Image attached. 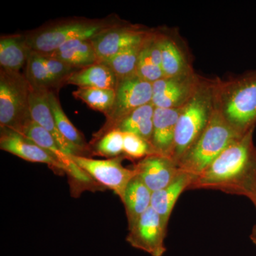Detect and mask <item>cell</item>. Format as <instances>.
Masks as SVG:
<instances>
[{"label": "cell", "instance_id": "obj_16", "mask_svg": "<svg viewBox=\"0 0 256 256\" xmlns=\"http://www.w3.org/2000/svg\"><path fill=\"white\" fill-rule=\"evenodd\" d=\"M192 180V176L181 172L168 186L152 194L151 207L160 215L166 227L178 197L188 190Z\"/></svg>", "mask_w": 256, "mask_h": 256}, {"label": "cell", "instance_id": "obj_30", "mask_svg": "<svg viewBox=\"0 0 256 256\" xmlns=\"http://www.w3.org/2000/svg\"><path fill=\"white\" fill-rule=\"evenodd\" d=\"M124 134V153L126 156L138 159L156 154L150 143L146 140L132 133Z\"/></svg>", "mask_w": 256, "mask_h": 256}, {"label": "cell", "instance_id": "obj_28", "mask_svg": "<svg viewBox=\"0 0 256 256\" xmlns=\"http://www.w3.org/2000/svg\"><path fill=\"white\" fill-rule=\"evenodd\" d=\"M124 132L112 130L106 132L96 141L94 153L97 156L114 158L124 153Z\"/></svg>", "mask_w": 256, "mask_h": 256}, {"label": "cell", "instance_id": "obj_32", "mask_svg": "<svg viewBox=\"0 0 256 256\" xmlns=\"http://www.w3.org/2000/svg\"><path fill=\"white\" fill-rule=\"evenodd\" d=\"M248 198H250V200L254 202V205H255L256 208V170L255 175H254V180H252L250 193H249ZM250 237H256V225L255 227H254V232H252V236Z\"/></svg>", "mask_w": 256, "mask_h": 256}, {"label": "cell", "instance_id": "obj_14", "mask_svg": "<svg viewBox=\"0 0 256 256\" xmlns=\"http://www.w3.org/2000/svg\"><path fill=\"white\" fill-rule=\"evenodd\" d=\"M133 168L152 193L166 188L181 174L172 160L158 154L146 156Z\"/></svg>", "mask_w": 256, "mask_h": 256}, {"label": "cell", "instance_id": "obj_23", "mask_svg": "<svg viewBox=\"0 0 256 256\" xmlns=\"http://www.w3.org/2000/svg\"><path fill=\"white\" fill-rule=\"evenodd\" d=\"M48 100L50 110L54 118L56 124L60 134L68 142L82 150L86 154H87L90 152L88 146L86 142L82 133L79 132L77 128H76L69 120L53 90L48 92Z\"/></svg>", "mask_w": 256, "mask_h": 256}, {"label": "cell", "instance_id": "obj_31", "mask_svg": "<svg viewBox=\"0 0 256 256\" xmlns=\"http://www.w3.org/2000/svg\"><path fill=\"white\" fill-rule=\"evenodd\" d=\"M42 56L47 69L58 85L62 82H65L69 76L79 70L70 66L52 56L48 54H42Z\"/></svg>", "mask_w": 256, "mask_h": 256}, {"label": "cell", "instance_id": "obj_19", "mask_svg": "<svg viewBox=\"0 0 256 256\" xmlns=\"http://www.w3.org/2000/svg\"><path fill=\"white\" fill-rule=\"evenodd\" d=\"M48 55L77 69L86 68L98 62L92 40H76L67 42Z\"/></svg>", "mask_w": 256, "mask_h": 256}, {"label": "cell", "instance_id": "obj_17", "mask_svg": "<svg viewBox=\"0 0 256 256\" xmlns=\"http://www.w3.org/2000/svg\"><path fill=\"white\" fill-rule=\"evenodd\" d=\"M152 192L140 178L136 176L128 184L122 200L130 230L150 207L151 206Z\"/></svg>", "mask_w": 256, "mask_h": 256}, {"label": "cell", "instance_id": "obj_8", "mask_svg": "<svg viewBox=\"0 0 256 256\" xmlns=\"http://www.w3.org/2000/svg\"><path fill=\"white\" fill-rule=\"evenodd\" d=\"M70 159L96 183L110 188L122 198L128 184L136 176L132 169L124 168L122 156L107 160H95L88 156H70Z\"/></svg>", "mask_w": 256, "mask_h": 256}, {"label": "cell", "instance_id": "obj_24", "mask_svg": "<svg viewBox=\"0 0 256 256\" xmlns=\"http://www.w3.org/2000/svg\"><path fill=\"white\" fill-rule=\"evenodd\" d=\"M21 134L31 140L45 150L50 152L69 168L73 164L74 162L70 159V156L66 154L60 149L53 136L44 128L38 126L34 121L31 120L28 122Z\"/></svg>", "mask_w": 256, "mask_h": 256}, {"label": "cell", "instance_id": "obj_33", "mask_svg": "<svg viewBox=\"0 0 256 256\" xmlns=\"http://www.w3.org/2000/svg\"><path fill=\"white\" fill-rule=\"evenodd\" d=\"M252 239L254 244H256V237H252Z\"/></svg>", "mask_w": 256, "mask_h": 256}, {"label": "cell", "instance_id": "obj_15", "mask_svg": "<svg viewBox=\"0 0 256 256\" xmlns=\"http://www.w3.org/2000/svg\"><path fill=\"white\" fill-rule=\"evenodd\" d=\"M182 107L176 108H156L153 117V133L151 144L156 154L172 159L175 130Z\"/></svg>", "mask_w": 256, "mask_h": 256}, {"label": "cell", "instance_id": "obj_22", "mask_svg": "<svg viewBox=\"0 0 256 256\" xmlns=\"http://www.w3.org/2000/svg\"><path fill=\"white\" fill-rule=\"evenodd\" d=\"M30 48L22 36L9 35L0 38V66L10 72H20L26 64Z\"/></svg>", "mask_w": 256, "mask_h": 256}, {"label": "cell", "instance_id": "obj_18", "mask_svg": "<svg viewBox=\"0 0 256 256\" xmlns=\"http://www.w3.org/2000/svg\"><path fill=\"white\" fill-rule=\"evenodd\" d=\"M65 84L78 88L116 89L118 78L108 66L98 62L74 72L66 78Z\"/></svg>", "mask_w": 256, "mask_h": 256}, {"label": "cell", "instance_id": "obj_1", "mask_svg": "<svg viewBox=\"0 0 256 256\" xmlns=\"http://www.w3.org/2000/svg\"><path fill=\"white\" fill-rule=\"evenodd\" d=\"M254 128L227 146L202 174L193 178L188 190L210 188L248 196L256 170Z\"/></svg>", "mask_w": 256, "mask_h": 256}, {"label": "cell", "instance_id": "obj_21", "mask_svg": "<svg viewBox=\"0 0 256 256\" xmlns=\"http://www.w3.org/2000/svg\"><path fill=\"white\" fill-rule=\"evenodd\" d=\"M154 110L156 107L152 102L141 106L120 121L112 130L136 134L151 144Z\"/></svg>", "mask_w": 256, "mask_h": 256}, {"label": "cell", "instance_id": "obj_7", "mask_svg": "<svg viewBox=\"0 0 256 256\" xmlns=\"http://www.w3.org/2000/svg\"><path fill=\"white\" fill-rule=\"evenodd\" d=\"M152 99V84L137 75L118 80L116 98L110 110L106 114L104 127L96 134L98 139L114 129L120 121L141 106L150 104Z\"/></svg>", "mask_w": 256, "mask_h": 256}, {"label": "cell", "instance_id": "obj_29", "mask_svg": "<svg viewBox=\"0 0 256 256\" xmlns=\"http://www.w3.org/2000/svg\"><path fill=\"white\" fill-rule=\"evenodd\" d=\"M148 38L143 44L138 58L137 76L143 80L153 84L156 80L164 78V74L162 68L153 62L148 46Z\"/></svg>", "mask_w": 256, "mask_h": 256}, {"label": "cell", "instance_id": "obj_5", "mask_svg": "<svg viewBox=\"0 0 256 256\" xmlns=\"http://www.w3.org/2000/svg\"><path fill=\"white\" fill-rule=\"evenodd\" d=\"M114 20L75 18L44 26L24 36L30 50L50 54L65 43L73 40H92L104 32L118 26Z\"/></svg>", "mask_w": 256, "mask_h": 256}, {"label": "cell", "instance_id": "obj_20", "mask_svg": "<svg viewBox=\"0 0 256 256\" xmlns=\"http://www.w3.org/2000/svg\"><path fill=\"white\" fill-rule=\"evenodd\" d=\"M158 38L164 78H175L191 74V69L178 45L169 36L158 34Z\"/></svg>", "mask_w": 256, "mask_h": 256}, {"label": "cell", "instance_id": "obj_25", "mask_svg": "<svg viewBox=\"0 0 256 256\" xmlns=\"http://www.w3.org/2000/svg\"><path fill=\"white\" fill-rule=\"evenodd\" d=\"M25 76L32 87L52 90L58 85L47 69L42 54L28 50Z\"/></svg>", "mask_w": 256, "mask_h": 256}, {"label": "cell", "instance_id": "obj_2", "mask_svg": "<svg viewBox=\"0 0 256 256\" xmlns=\"http://www.w3.org/2000/svg\"><path fill=\"white\" fill-rule=\"evenodd\" d=\"M214 108L204 130L195 144L178 161L180 172L195 178L234 141L244 136Z\"/></svg>", "mask_w": 256, "mask_h": 256}, {"label": "cell", "instance_id": "obj_11", "mask_svg": "<svg viewBox=\"0 0 256 256\" xmlns=\"http://www.w3.org/2000/svg\"><path fill=\"white\" fill-rule=\"evenodd\" d=\"M150 34L136 26L118 25L92 38V42L98 60L104 62L122 50L142 44Z\"/></svg>", "mask_w": 256, "mask_h": 256}, {"label": "cell", "instance_id": "obj_27", "mask_svg": "<svg viewBox=\"0 0 256 256\" xmlns=\"http://www.w3.org/2000/svg\"><path fill=\"white\" fill-rule=\"evenodd\" d=\"M74 97L84 101L94 110L106 114L112 108L116 98V89L78 88L73 92Z\"/></svg>", "mask_w": 256, "mask_h": 256}, {"label": "cell", "instance_id": "obj_3", "mask_svg": "<svg viewBox=\"0 0 256 256\" xmlns=\"http://www.w3.org/2000/svg\"><path fill=\"white\" fill-rule=\"evenodd\" d=\"M215 106L242 133L256 124V70L227 82H214Z\"/></svg>", "mask_w": 256, "mask_h": 256}, {"label": "cell", "instance_id": "obj_13", "mask_svg": "<svg viewBox=\"0 0 256 256\" xmlns=\"http://www.w3.org/2000/svg\"><path fill=\"white\" fill-rule=\"evenodd\" d=\"M31 87L30 112L32 120L48 131L67 156H87L85 152L68 142L58 131L48 104V94L50 90Z\"/></svg>", "mask_w": 256, "mask_h": 256}, {"label": "cell", "instance_id": "obj_10", "mask_svg": "<svg viewBox=\"0 0 256 256\" xmlns=\"http://www.w3.org/2000/svg\"><path fill=\"white\" fill-rule=\"evenodd\" d=\"M0 148L2 150L8 152L26 161L46 164L55 172L60 174L65 172L68 175L75 164L74 162L69 168L56 156L37 146L21 133L8 128H1Z\"/></svg>", "mask_w": 256, "mask_h": 256}, {"label": "cell", "instance_id": "obj_9", "mask_svg": "<svg viewBox=\"0 0 256 256\" xmlns=\"http://www.w3.org/2000/svg\"><path fill=\"white\" fill-rule=\"evenodd\" d=\"M166 228L161 217L150 206L130 229L126 240L131 246L151 256H163L166 250Z\"/></svg>", "mask_w": 256, "mask_h": 256}, {"label": "cell", "instance_id": "obj_6", "mask_svg": "<svg viewBox=\"0 0 256 256\" xmlns=\"http://www.w3.org/2000/svg\"><path fill=\"white\" fill-rule=\"evenodd\" d=\"M31 85L20 72L0 70V126L18 133L32 120Z\"/></svg>", "mask_w": 256, "mask_h": 256}, {"label": "cell", "instance_id": "obj_26", "mask_svg": "<svg viewBox=\"0 0 256 256\" xmlns=\"http://www.w3.org/2000/svg\"><path fill=\"white\" fill-rule=\"evenodd\" d=\"M144 43L122 50L102 63L110 67L118 80L134 76L137 75L138 58Z\"/></svg>", "mask_w": 256, "mask_h": 256}, {"label": "cell", "instance_id": "obj_4", "mask_svg": "<svg viewBox=\"0 0 256 256\" xmlns=\"http://www.w3.org/2000/svg\"><path fill=\"white\" fill-rule=\"evenodd\" d=\"M215 108L214 82H200L193 95L182 108L175 130L172 160L178 161L195 144Z\"/></svg>", "mask_w": 256, "mask_h": 256}, {"label": "cell", "instance_id": "obj_12", "mask_svg": "<svg viewBox=\"0 0 256 256\" xmlns=\"http://www.w3.org/2000/svg\"><path fill=\"white\" fill-rule=\"evenodd\" d=\"M192 72L183 76L162 78L152 84V104L158 108L182 107L200 85Z\"/></svg>", "mask_w": 256, "mask_h": 256}]
</instances>
